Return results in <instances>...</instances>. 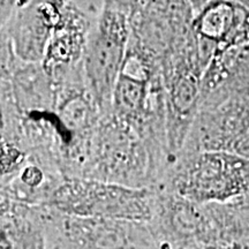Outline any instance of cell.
Listing matches in <instances>:
<instances>
[{"instance_id":"52a82bcc","label":"cell","mask_w":249,"mask_h":249,"mask_svg":"<svg viewBox=\"0 0 249 249\" xmlns=\"http://www.w3.org/2000/svg\"><path fill=\"white\" fill-rule=\"evenodd\" d=\"M0 249H46L44 208L1 197Z\"/></svg>"},{"instance_id":"8992f818","label":"cell","mask_w":249,"mask_h":249,"mask_svg":"<svg viewBox=\"0 0 249 249\" xmlns=\"http://www.w3.org/2000/svg\"><path fill=\"white\" fill-rule=\"evenodd\" d=\"M61 13L62 1H1V38L20 60L40 64Z\"/></svg>"},{"instance_id":"7a4b0ae2","label":"cell","mask_w":249,"mask_h":249,"mask_svg":"<svg viewBox=\"0 0 249 249\" xmlns=\"http://www.w3.org/2000/svg\"><path fill=\"white\" fill-rule=\"evenodd\" d=\"M157 189L194 203H225L249 194V160L218 151L179 155Z\"/></svg>"},{"instance_id":"3957f363","label":"cell","mask_w":249,"mask_h":249,"mask_svg":"<svg viewBox=\"0 0 249 249\" xmlns=\"http://www.w3.org/2000/svg\"><path fill=\"white\" fill-rule=\"evenodd\" d=\"M156 202L155 188H132L70 177L59 185L44 207L68 216L149 224L154 216Z\"/></svg>"},{"instance_id":"6da1fadb","label":"cell","mask_w":249,"mask_h":249,"mask_svg":"<svg viewBox=\"0 0 249 249\" xmlns=\"http://www.w3.org/2000/svg\"><path fill=\"white\" fill-rule=\"evenodd\" d=\"M167 171V165L141 136L110 112L93 129L80 178L132 188H157Z\"/></svg>"},{"instance_id":"5b68a950","label":"cell","mask_w":249,"mask_h":249,"mask_svg":"<svg viewBox=\"0 0 249 249\" xmlns=\"http://www.w3.org/2000/svg\"><path fill=\"white\" fill-rule=\"evenodd\" d=\"M43 208L46 249H160L145 223L68 216Z\"/></svg>"},{"instance_id":"277c9868","label":"cell","mask_w":249,"mask_h":249,"mask_svg":"<svg viewBox=\"0 0 249 249\" xmlns=\"http://www.w3.org/2000/svg\"><path fill=\"white\" fill-rule=\"evenodd\" d=\"M132 1H104L93 22L83 55L89 91L103 114L110 113L130 37Z\"/></svg>"}]
</instances>
